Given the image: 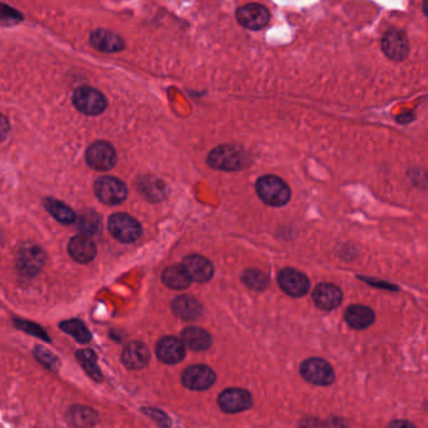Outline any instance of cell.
<instances>
[{
    "label": "cell",
    "mask_w": 428,
    "mask_h": 428,
    "mask_svg": "<svg viewBox=\"0 0 428 428\" xmlns=\"http://www.w3.org/2000/svg\"><path fill=\"white\" fill-rule=\"evenodd\" d=\"M388 428H416L414 425H412L411 422L403 421V420H397V421H393Z\"/></svg>",
    "instance_id": "d590c367"
},
{
    "label": "cell",
    "mask_w": 428,
    "mask_h": 428,
    "mask_svg": "<svg viewBox=\"0 0 428 428\" xmlns=\"http://www.w3.org/2000/svg\"><path fill=\"white\" fill-rule=\"evenodd\" d=\"M237 19L247 30H262L270 22V12L261 4H247L237 10Z\"/></svg>",
    "instance_id": "7c38bea8"
},
{
    "label": "cell",
    "mask_w": 428,
    "mask_h": 428,
    "mask_svg": "<svg viewBox=\"0 0 428 428\" xmlns=\"http://www.w3.org/2000/svg\"><path fill=\"white\" fill-rule=\"evenodd\" d=\"M73 103L79 112L86 116H98L108 106L107 98L92 87H79L73 95Z\"/></svg>",
    "instance_id": "277c9868"
},
{
    "label": "cell",
    "mask_w": 428,
    "mask_h": 428,
    "mask_svg": "<svg viewBox=\"0 0 428 428\" xmlns=\"http://www.w3.org/2000/svg\"><path fill=\"white\" fill-rule=\"evenodd\" d=\"M346 322L355 329H366L374 322V313L366 305H350L344 314Z\"/></svg>",
    "instance_id": "603a6c76"
},
{
    "label": "cell",
    "mask_w": 428,
    "mask_h": 428,
    "mask_svg": "<svg viewBox=\"0 0 428 428\" xmlns=\"http://www.w3.org/2000/svg\"><path fill=\"white\" fill-rule=\"evenodd\" d=\"M382 49L393 60H403L409 53V44L405 32L390 30L382 38Z\"/></svg>",
    "instance_id": "4fadbf2b"
},
{
    "label": "cell",
    "mask_w": 428,
    "mask_h": 428,
    "mask_svg": "<svg viewBox=\"0 0 428 428\" xmlns=\"http://www.w3.org/2000/svg\"><path fill=\"white\" fill-rule=\"evenodd\" d=\"M158 359L165 364H176L186 356V346L177 337L167 335L160 338L156 348Z\"/></svg>",
    "instance_id": "5bb4252c"
},
{
    "label": "cell",
    "mask_w": 428,
    "mask_h": 428,
    "mask_svg": "<svg viewBox=\"0 0 428 428\" xmlns=\"http://www.w3.org/2000/svg\"><path fill=\"white\" fill-rule=\"evenodd\" d=\"M162 280L168 288L174 289V291L187 289L192 283V280L187 274L186 269L183 268V265L168 267L163 271Z\"/></svg>",
    "instance_id": "cb8c5ba5"
},
{
    "label": "cell",
    "mask_w": 428,
    "mask_h": 428,
    "mask_svg": "<svg viewBox=\"0 0 428 428\" xmlns=\"http://www.w3.org/2000/svg\"><path fill=\"white\" fill-rule=\"evenodd\" d=\"M242 280L243 283L246 284L248 288L257 291H264L270 284L268 276L265 275L263 271L257 270V269L246 270L243 273Z\"/></svg>",
    "instance_id": "f546056e"
},
{
    "label": "cell",
    "mask_w": 428,
    "mask_h": 428,
    "mask_svg": "<svg viewBox=\"0 0 428 428\" xmlns=\"http://www.w3.org/2000/svg\"><path fill=\"white\" fill-rule=\"evenodd\" d=\"M247 153L235 145H222L208 156L209 166L222 171H239L247 166Z\"/></svg>",
    "instance_id": "7a4b0ae2"
},
{
    "label": "cell",
    "mask_w": 428,
    "mask_h": 428,
    "mask_svg": "<svg viewBox=\"0 0 428 428\" xmlns=\"http://www.w3.org/2000/svg\"><path fill=\"white\" fill-rule=\"evenodd\" d=\"M94 192L102 203L110 206L119 205L128 196L127 185L112 176L98 179L94 183Z\"/></svg>",
    "instance_id": "5b68a950"
},
{
    "label": "cell",
    "mask_w": 428,
    "mask_h": 428,
    "mask_svg": "<svg viewBox=\"0 0 428 428\" xmlns=\"http://www.w3.org/2000/svg\"><path fill=\"white\" fill-rule=\"evenodd\" d=\"M183 268L186 269L187 274L192 282L207 283L214 274L212 262L202 255H189L183 260Z\"/></svg>",
    "instance_id": "9a60e30c"
},
{
    "label": "cell",
    "mask_w": 428,
    "mask_h": 428,
    "mask_svg": "<svg viewBox=\"0 0 428 428\" xmlns=\"http://www.w3.org/2000/svg\"><path fill=\"white\" fill-rule=\"evenodd\" d=\"M218 405L226 414H238L250 409L253 405V398L246 390L228 388L219 394Z\"/></svg>",
    "instance_id": "9c48e42d"
},
{
    "label": "cell",
    "mask_w": 428,
    "mask_h": 428,
    "mask_svg": "<svg viewBox=\"0 0 428 428\" xmlns=\"http://www.w3.org/2000/svg\"><path fill=\"white\" fill-rule=\"evenodd\" d=\"M91 44L97 51L115 53L124 49L126 44L121 36L115 32L107 30H94L91 34Z\"/></svg>",
    "instance_id": "d6986e66"
},
{
    "label": "cell",
    "mask_w": 428,
    "mask_h": 428,
    "mask_svg": "<svg viewBox=\"0 0 428 428\" xmlns=\"http://www.w3.org/2000/svg\"><path fill=\"white\" fill-rule=\"evenodd\" d=\"M182 382L185 387L193 391H204L215 382V373L207 365H191L185 370Z\"/></svg>",
    "instance_id": "8fae6325"
},
{
    "label": "cell",
    "mask_w": 428,
    "mask_h": 428,
    "mask_svg": "<svg viewBox=\"0 0 428 428\" xmlns=\"http://www.w3.org/2000/svg\"><path fill=\"white\" fill-rule=\"evenodd\" d=\"M68 253L71 256L73 260H75L80 264L91 262L97 255V247L94 244L93 240L86 235H75L71 238L68 244Z\"/></svg>",
    "instance_id": "2e32d148"
},
{
    "label": "cell",
    "mask_w": 428,
    "mask_h": 428,
    "mask_svg": "<svg viewBox=\"0 0 428 428\" xmlns=\"http://www.w3.org/2000/svg\"><path fill=\"white\" fill-rule=\"evenodd\" d=\"M14 324L15 327L21 329L23 332H25V333L32 334L36 338L43 339L44 341H50V338H48L47 332L40 326L36 324V323H32V322H28V320L15 319Z\"/></svg>",
    "instance_id": "1f68e13d"
},
{
    "label": "cell",
    "mask_w": 428,
    "mask_h": 428,
    "mask_svg": "<svg viewBox=\"0 0 428 428\" xmlns=\"http://www.w3.org/2000/svg\"><path fill=\"white\" fill-rule=\"evenodd\" d=\"M77 359L78 362L82 364L83 370H86V374L89 377L97 381V382H102V372H100L99 367H98V363H97V356L94 353L93 350L91 349H80L77 352Z\"/></svg>",
    "instance_id": "83f0119b"
},
{
    "label": "cell",
    "mask_w": 428,
    "mask_h": 428,
    "mask_svg": "<svg viewBox=\"0 0 428 428\" xmlns=\"http://www.w3.org/2000/svg\"><path fill=\"white\" fill-rule=\"evenodd\" d=\"M300 428H322L320 426V423L317 421H314V420H306V421H303V425H302V427Z\"/></svg>",
    "instance_id": "8d00e7d4"
},
{
    "label": "cell",
    "mask_w": 428,
    "mask_h": 428,
    "mask_svg": "<svg viewBox=\"0 0 428 428\" xmlns=\"http://www.w3.org/2000/svg\"><path fill=\"white\" fill-rule=\"evenodd\" d=\"M171 311L180 319L194 320L202 315L203 306L194 297L180 295L171 302Z\"/></svg>",
    "instance_id": "ffe728a7"
},
{
    "label": "cell",
    "mask_w": 428,
    "mask_h": 428,
    "mask_svg": "<svg viewBox=\"0 0 428 428\" xmlns=\"http://www.w3.org/2000/svg\"><path fill=\"white\" fill-rule=\"evenodd\" d=\"M139 190L143 196L147 197L152 203H159L167 196L165 182L154 177H145L142 181H139Z\"/></svg>",
    "instance_id": "484cf974"
},
{
    "label": "cell",
    "mask_w": 428,
    "mask_h": 428,
    "mask_svg": "<svg viewBox=\"0 0 428 428\" xmlns=\"http://www.w3.org/2000/svg\"><path fill=\"white\" fill-rule=\"evenodd\" d=\"M423 10H425V14L428 16V1H426V3L423 4Z\"/></svg>",
    "instance_id": "74e56055"
},
{
    "label": "cell",
    "mask_w": 428,
    "mask_h": 428,
    "mask_svg": "<svg viewBox=\"0 0 428 428\" xmlns=\"http://www.w3.org/2000/svg\"><path fill=\"white\" fill-rule=\"evenodd\" d=\"M108 227L115 239L126 244L136 241L142 235V225L136 218L123 212L112 215L108 221Z\"/></svg>",
    "instance_id": "3957f363"
},
{
    "label": "cell",
    "mask_w": 428,
    "mask_h": 428,
    "mask_svg": "<svg viewBox=\"0 0 428 428\" xmlns=\"http://www.w3.org/2000/svg\"><path fill=\"white\" fill-rule=\"evenodd\" d=\"M22 14L19 12H16L13 8H9L5 4L0 3V23L12 25V24L22 22Z\"/></svg>",
    "instance_id": "d6a6232c"
},
{
    "label": "cell",
    "mask_w": 428,
    "mask_h": 428,
    "mask_svg": "<svg viewBox=\"0 0 428 428\" xmlns=\"http://www.w3.org/2000/svg\"><path fill=\"white\" fill-rule=\"evenodd\" d=\"M59 328L64 332L73 337L75 341L82 344L89 343L92 339V334L88 330L86 324L79 319H68L62 322L59 324Z\"/></svg>",
    "instance_id": "4316f807"
},
{
    "label": "cell",
    "mask_w": 428,
    "mask_h": 428,
    "mask_svg": "<svg viewBox=\"0 0 428 428\" xmlns=\"http://www.w3.org/2000/svg\"><path fill=\"white\" fill-rule=\"evenodd\" d=\"M86 164L95 171H108L117 164L115 147L106 141H97L88 147Z\"/></svg>",
    "instance_id": "52a82bcc"
},
{
    "label": "cell",
    "mask_w": 428,
    "mask_h": 428,
    "mask_svg": "<svg viewBox=\"0 0 428 428\" xmlns=\"http://www.w3.org/2000/svg\"><path fill=\"white\" fill-rule=\"evenodd\" d=\"M312 297L316 305L323 311H332L342 303V291L333 284H318Z\"/></svg>",
    "instance_id": "ac0fdd59"
},
{
    "label": "cell",
    "mask_w": 428,
    "mask_h": 428,
    "mask_svg": "<svg viewBox=\"0 0 428 428\" xmlns=\"http://www.w3.org/2000/svg\"><path fill=\"white\" fill-rule=\"evenodd\" d=\"M278 284L281 289L291 297H303L309 289L307 276L296 269H283L278 274Z\"/></svg>",
    "instance_id": "30bf717a"
},
{
    "label": "cell",
    "mask_w": 428,
    "mask_h": 428,
    "mask_svg": "<svg viewBox=\"0 0 428 428\" xmlns=\"http://www.w3.org/2000/svg\"><path fill=\"white\" fill-rule=\"evenodd\" d=\"M323 428H348L346 426V423L340 420V418H331L327 423H326V427Z\"/></svg>",
    "instance_id": "e575fe53"
},
{
    "label": "cell",
    "mask_w": 428,
    "mask_h": 428,
    "mask_svg": "<svg viewBox=\"0 0 428 428\" xmlns=\"http://www.w3.org/2000/svg\"><path fill=\"white\" fill-rule=\"evenodd\" d=\"M300 374L307 382L316 385H329L335 381L331 364L321 358H309L300 364Z\"/></svg>",
    "instance_id": "8992f818"
},
{
    "label": "cell",
    "mask_w": 428,
    "mask_h": 428,
    "mask_svg": "<svg viewBox=\"0 0 428 428\" xmlns=\"http://www.w3.org/2000/svg\"><path fill=\"white\" fill-rule=\"evenodd\" d=\"M10 131V124L7 117L0 113V142H3L8 137Z\"/></svg>",
    "instance_id": "836d02e7"
},
{
    "label": "cell",
    "mask_w": 428,
    "mask_h": 428,
    "mask_svg": "<svg viewBox=\"0 0 428 428\" xmlns=\"http://www.w3.org/2000/svg\"><path fill=\"white\" fill-rule=\"evenodd\" d=\"M34 357L36 361L44 365L45 368L51 370H57L59 367V359L57 356H54L50 350L44 347H36L34 349Z\"/></svg>",
    "instance_id": "4dcf8cb0"
},
{
    "label": "cell",
    "mask_w": 428,
    "mask_h": 428,
    "mask_svg": "<svg viewBox=\"0 0 428 428\" xmlns=\"http://www.w3.org/2000/svg\"><path fill=\"white\" fill-rule=\"evenodd\" d=\"M150 352L141 341H132L121 353V362L128 370H143L150 363Z\"/></svg>",
    "instance_id": "e0dca14e"
},
{
    "label": "cell",
    "mask_w": 428,
    "mask_h": 428,
    "mask_svg": "<svg viewBox=\"0 0 428 428\" xmlns=\"http://www.w3.org/2000/svg\"><path fill=\"white\" fill-rule=\"evenodd\" d=\"M258 196L270 206H283L291 199V189L278 176L267 174L258 179L256 183Z\"/></svg>",
    "instance_id": "6da1fadb"
},
{
    "label": "cell",
    "mask_w": 428,
    "mask_h": 428,
    "mask_svg": "<svg viewBox=\"0 0 428 428\" xmlns=\"http://www.w3.org/2000/svg\"><path fill=\"white\" fill-rule=\"evenodd\" d=\"M45 264V253L36 244H25L16 255L18 270L25 276H36Z\"/></svg>",
    "instance_id": "ba28073f"
},
{
    "label": "cell",
    "mask_w": 428,
    "mask_h": 428,
    "mask_svg": "<svg viewBox=\"0 0 428 428\" xmlns=\"http://www.w3.org/2000/svg\"><path fill=\"white\" fill-rule=\"evenodd\" d=\"M77 226L79 230L83 232V235H86V236L95 235L98 234L102 226L99 215L95 211H84L83 214L79 215Z\"/></svg>",
    "instance_id": "f1b7e54d"
},
{
    "label": "cell",
    "mask_w": 428,
    "mask_h": 428,
    "mask_svg": "<svg viewBox=\"0 0 428 428\" xmlns=\"http://www.w3.org/2000/svg\"><path fill=\"white\" fill-rule=\"evenodd\" d=\"M182 341L187 348L195 352L207 350L212 344V338L204 329L198 327H188L182 330Z\"/></svg>",
    "instance_id": "7402d4cb"
},
{
    "label": "cell",
    "mask_w": 428,
    "mask_h": 428,
    "mask_svg": "<svg viewBox=\"0 0 428 428\" xmlns=\"http://www.w3.org/2000/svg\"><path fill=\"white\" fill-rule=\"evenodd\" d=\"M65 416L74 428H92L98 423V414L91 407L71 406Z\"/></svg>",
    "instance_id": "44dd1931"
},
{
    "label": "cell",
    "mask_w": 428,
    "mask_h": 428,
    "mask_svg": "<svg viewBox=\"0 0 428 428\" xmlns=\"http://www.w3.org/2000/svg\"><path fill=\"white\" fill-rule=\"evenodd\" d=\"M44 206L47 207L50 215L62 224L69 225V224L75 223V220H77L74 211L71 210L68 205H65L64 203H62L59 200L48 197L44 200Z\"/></svg>",
    "instance_id": "d4e9b609"
}]
</instances>
